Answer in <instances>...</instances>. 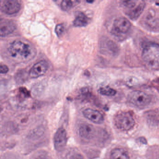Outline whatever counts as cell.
Listing matches in <instances>:
<instances>
[{"label":"cell","instance_id":"cell-21","mask_svg":"<svg viewBox=\"0 0 159 159\" xmlns=\"http://www.w3.org/2000/svg\"><path fill=\"white\" fill-rule=\"evenodd\" d=\"M71 159H84L83 158L82 156L80 154H76V155H74L72 156Z\"/></svg>","mask_w":159,"mask_h":159},{"label":"cell","instance_id":"cell-2","mask_svg":"<svg viewBox=\"0 0 159 159\" xmlns=\"http://www.w3.org/2000/svg\"><path fill=\"white\" fill-rule=\"evenodd\" d=\"M125 13L132 20H136L144 11L146 4L142 1H126L121 2Z\"/></svg>","mask_w":159,"mask_h":159},{"label":"cell","instance_id":"cell-5","mask_svg":"<svg viewBox=\"0 0 159 159\" xmlns=\"http://www.w3.org/2000/svg\"><path fill=\"white\" fill-rule=\"evenodd\" d=\"M129 103L135 107H143L148 105L151 101L150 96L142 91H134L128 94Z\"/></svg>","mask_w":159,"mask_h":159},{"label":"cell","instance_id":"cell-4","mask_svg":"<svg viewBox=\"0 0 159 159\" xmlns=\"http://www.w3.org/2000/svg\"><path fill=\"white\" fill-rule=\"evenodd\" d=\"M114 124L118 129L122 131H128L134 127L135 120L130 112L122 111L115 116Z\"/></svg>","mask_w":159,"mask_h":159},{"label":"cell","instance_id":"cell-9","mask_svg":"<svg viewBox=\"0 0 159 159\" xmlns=\"http://www.w3.org/2000/svg\"><path fill=\"white\" fill-rule=\"evenodd\" d=\"M48 64L45 60H41L35 64L30 69V77L33 79L43 76L48 69Z\"/></svg>","mask_w":159,"mask_h":159},{"label":"cell","instance_id":"cell-8","mask_svg":"<svg viewBox=\"0 0 159 159\" xmlns=\"http://www.w3.org/2000/svg\"><path fill=\"white\" fill-rule=\"evenodd\" d=\"M21 5L16 0H5L2 1L1 10L4 13L12 15L20 11Z\"/></svg>","mask_w":159,"mask_h":159},{"label":"cell","instance_id":"cell-19","mask_svg":"<svg viewBox=\"0 0 159 159\" xmlns=\"http://www.w3.org/2000/svg\"><path fill=\"white\" fill-rule=\"evenodd\" d=\"M9 68L6 65H2V64L1 65V66H0L1 73H2V74H6L9 71Z\"/></svg>","mask_w":159,"mask_h":159},{"label":"cell","instance_id":"cell-17","mask_svg":"<svg viewBox=\"0 0 159 159\" xmlns=\"http://www.w3.org/2000/svg\"><path fill=\"white\" fill-rule=\"evenodd\" d=\"M73 2L69 0L63 1L61 3V8L63 11H70L73 6Z\"/></svg>","mask_w":159,"mask_h":159},{"label":"cell","instance_id":"cell-11","mask_svg":"<svg viewBox=\"0 0 159 159\" xmlns=\"http://www.w3.org/2000/svg\"><path fill=\"white\" fill-rule=\"evenodd\" d=\"M14 23L6 19H1L0 20V36L6 37L14 31L16 29Z\"/></svg>","mask_w":159,"mask_h":159},{"label":"cell","instance_id":"cell-20","mask_svg":"<svg viewBox=\"0 0 159 159\" xmlns=\"http://www.w3.org/2000/svg\"><path fill=\"white\" fill-rule=\"evenodd\" d=\"M33 159H49L45 154L41 153L36 155Z\"/></svg>","mask_w":159,"mask_h":159},{"label":"cell","instance_id":"cell-22","mask_svg":"<svg viewBox=\"0 0 159 159\" xmlns=\"http://www.w3.org/2000/svg\"><path fill=\"white\" fill-rule=\"evenodd\" d=\"M87 2H89V3H90V2H93V1H87Z\"/></svg>","mask_w":159,"mask_h":159},{"label":"cell","instance_id":"cell-18","mask_svg":"<svg viewBox=\"0 0 159 159\" xmlns=\"http://www.w3.org/2000/svg\"><path fill=\"white\" fill-rule=\"evenodd\" d=\"M65 28L63 24H58L56 27L55 32L58 37H61V35L65 31Z\"/></svg>","mask_w":159,"mask_h":159},{"label":"cell","instance_id":"cell-14","mask_svg":"<svg viewBox=\"0 0 159 159\" xmlns=\"http://www.w3.org/2000/svg\"><path fill=\"white\" fill-rule=\"evenodd\" d=\"M89 18L87 16L81 12H79L73 21V25L75 27L86 26L89 23Z\"/></svg>","mask_w":159,"mask_h":159},{"label":"cell","instance_id":"cell-10","mask_svg":"<svg viewBox=\"0 0 159 159\" xmlns=\"http://www.w3.org/2000/svg\"><path fill=\"white\" fill-rule=\"evenodd\" d=\"M84 116L93 122L95 124L102 123L104 118L101 112L91 108H87L83 111Z\"/></svg>","mask_w":159,"mask_h":159},{"label":"cell","instance_id":"cell-6","mask_svg":"<svg viewBox=\"0 0 159 159\" xmlns=\"http://www.w3.org/2000/svg\"><path fill=\"white\" fill-rule=\"evenodd\" d=\"M131 27V23L128 19L125 17H120L115 19L113 22L112 31L118 36L127 33Z\"/></svg>","mask_w":159,"mask_h":159},{"label":"cell","instance_id":"cell-16","mask_svg":"<svg viewBox=\"0 0 159 159\" xmlns=\"http://www.w3.org/2000/svg\"><path fill=\"white\" fill-rule=\"evenodd\" d=\"M98 91L99 93L107 96H113L117 93L116 90L108 86L101 87Z\"/></svg>","mask_w":159,"mask_h":159},{"label":"cell","instance_id":"cell-3","mask_svg":"<svg viewBox=\"0 0 159 159\" xmlns=\"http://www.w3.org/2000/svg\"><path fill=\"white\" fill-rule=\"evenodd\" d=\"M8 51L12 57L18 59H27L31 54L30 45L19 40L13 42L9 46Z\"/></svg>","mask_w":159,"mask_h":159},{"label":"cell","instance_id":"cell-12","mask_svg":"<svg viewBox=\"0 0 159 159\" xmlns=\"http://www.w3.org/2000/svg\"><path fill=\"white\" fill-rule=\"evenodd\" d=\"M144 22L147 26L151 29H156L159 26V19L156 17L155 12L151 10L145 15Z\"/></svg>","mask_w":159,"mask_h":159},{"label":"cell","instance_id":"cell-15","mask_svg":"<svg viewBox=\"0 0 159 159\" xmlns=\"http://www.w3.org/2000/svg\"><path fill=\"white\" fill-rule=\"evenodd\" d=\"M110 159H129V157L125 150L122 148H117L111 151Z\"/></svg>","mask_w":159,"mask_h":159},{"label":"cell","instance_id":"cell-7","mask_svg":"<svg viewBox=\"0 0 159 159\" xmlns=\"http://www.w3.org/2000/svg\"><path fill=\"white\" fill-rule=\"evenodd\" d=\"M67 136L66 130L60 127L57 129L54 137V145L57 151H62L66 145Z\"/></svg>","mask_w":159,"mask_h":159},{"label":"cell","instance_id":"cell-13","mask_svg":"<svg viewBox=\"0 0 159 159\" xmlns=\"http://www.w3.org/2000/svg\"><path fill=\"white\" fill-rule=\"evenodd\" d=\"M95 129L93 125L88 124L82 125L79 129V134L82 138L92 139L94 136Z\"/></svg>","mask_w":159,"mask_h":159},{"label":"cell","instance_id":"cell-1","mask_svg":"<svg viewBox=\"0 0 159 159\" xmlns=\"http://www.w3.org/2000/svg\"><path fill=\"white\" fill-rule=\"evenodd\" d=\"M144 63L150 67L159 66V44L153 42L147 43L142 52Z\"/></svg>","mask_w":159,"mask_h":159}]
</instances>
